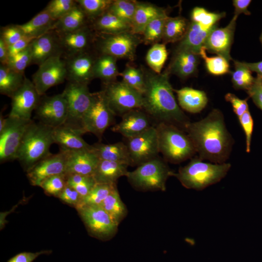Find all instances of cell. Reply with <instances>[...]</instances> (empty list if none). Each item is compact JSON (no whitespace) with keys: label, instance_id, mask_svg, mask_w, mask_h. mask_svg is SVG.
Segmentation results:
<instances>
[{"label":"cell","instance_id":"6da1fadb","mask_svg":"<svg viewBox=\"0 0 262 262\" xmlns=\"http://www.w3.org/2000/svg\"><path fill=\"white\" fill-rule=\"evenodd\" d=\"M143 72L145 86L142 109L157 123L170 124L185 129L189 121L176 100L168 69L160 74Z\"/></svg>","mask_w":262,"mask_h":262},{"label":"cell","instance_id":"7a4b0ae2","mask_svg":"<svg viewBox=\"0 0 262 262\" xmlns=\"http://www.w3.org/2000/svg\"><path fill=\"white\" fill-rule=\"evenodd\" d=\"M184 129L200 159L222 164L228 158L232 140L221 111L214 109L201 120L189 122Z\"/></svg>","mask_w":262,"mask_h":262},{"label":"cell","instance_id":"3957f363","mask_svg":"<svg viewBox=\"0 0 262 262\" xmlns=\"http://www.w3.org/2000/svg\"><path fill=\"white\" fill-rule=\"evenodd\" d=\"M53 129L33 121L28 128L16 156V160L26 171L51 154L49 148L54 143Z\"/></svg>","mask_w":262,"mask_h":262},{"label":"cell","instance_id":"277c9868","mask_svg":"<svg viewBox=\"0 0 262 262\" xmlns=\"http://www.w3.org/2000/svg\"><path fill=\"white\" fill-rule=\"evenodd\" d=\"M231 165L229 163L204 162L200 158L192 159L187 165L173 173L181 184L187 189L202 190L220 181L227 175Z\"/></svg>","mask_w":262,"mask_h":262},{"label":"cell","instance_id":"5b68a950","mask_svg":"<svg viewBox=\"0 0 262 262\" xmlns=\"http://www.w3.org/2000/svg\"><path fill=\"white\" fill-rule=\"evenodd\" d=\"M155 127L159 152L165 161L178 164L191 157L196 152L189 136L179 127L165 123H157Z\"/></svg>","mask_w":262,"mask_h":262},{"label":"cell","instance_id":"8992f818","mask_svg":"<svg viewBox=\"0 0 262 262\" xmlns=\"http://www.w3.org/2000/svg\"><path fill=\"white\" fill-rule=\"evenodd\" d=\"M173 174L165 161L158 156L138 165L134 170L128 171L126 177L137 190L165 191L166 180Z\"/></svg>","mask_w":262,"mask_h":262},{"label":"cell","instance_id":"52a82bcc","mask_svg":"<svg viewBox=\"0 0 262 262\" xmlns=\"http://www.w3.org/2000/svg\"><path fill=\"white\" fill-rule=\"evenodd\" d=\"M141 40L131 32L107 34L95 32L94 45L99 54L133 61L137 46Z\"/></svg>","mask_w":262,"mask_h":262},{"label":"cell","instance_id":"ba28073f","mask_svg":"<svg viewBox=\"0 0 262 262\" xmlns=\"http://www.w3.org/2000/svg\"><path fill=\"white\" fill-rule=\"evenodd\" d=\"M63 93L68 107L67 119L64 125L84 134L82 120L91 104L92 94L88 84L68 82Z\"/></svg>","mask_w":262,"mask_h":262},{"label":"cell","instance_id":"9c48e42d","mask_svg":"<svg viewBox=\"0 0 262 262\" xmlns=\"http://www.w3.org/2000/svg\"><path fill=\"white\" fill-rule=\"evenodd\" d=\"M115 115L110 108L103 90L92 93L89 109L82 120L84 133H93L100 140Z\"/></svg>","mask_w":262,"mask_h":262},{"label":"cell","instance_id":"30bf717a","mask_svg":"<svg viewBox=\"0 0 262 262\" xmlns=\"http://www.w3.org/2000/svg\"><path fill=\"white\" fill-rule=\"evenodd\" d=\"M103 91L115 115H123L132 110L142 109V94L122 81L104 83Z\"/></svg>","mask_w":262,"mask_h":262},{"label":"cell","instance_id":"8fae6325","mask_svg":"<svg viewBox=\"0 0 262 262\" xmlns=\"http://www.w3.org/2000/svg\"><path fill=\"white\" fill-rule=\"evenodd\" d=\"M32 119L26 120L8 116L5 126L0 131V161L4 163L16 159L25 133Z\"/></svg>","mask_w":262,"mask_h":262},{"label":"cell","instance_id":"7c38bea8","mask_svg":"<svg viewBox=\"0 0 262 262\" xmlns=\"http://www.w3.org/2000/svg\"><path fill=\"white\" fill-rule=\"evenodd\" d=\"M65 61L61 56L51 57L39 66L32 76V82L38 94L45 95L50 88L66 80Z\"/></svg>","mask_w":262,"mask_h":262},{"label":"cell","instance_id":"4fadbf2b","mask_svg":"<svg viewBox=\"0 0 262 262\" xmlns=\"http://www.w3.org/2000/svg\"><path fill=\"white\" fill-rule=\"evenodd\" d=\"M35 114L39 122L47 126L56 128L64 125L68 114L67 101L64 93L42 96Z\"/></svg>","mask_w":262,"mask_h":262},{"label":"cell","instance_id":"5bb4252c","mask_svg":"<svg viewBox=\"0 0 262 262\" xmlns=\"http://www.w3.org/2000/svg\"><path fill=\"white\" fill-rule=\"evenodd\" d=\"M129 152L131 165H139L158 157L159 152L158 135L155 126L145 132L127 139L126 144Z\"/></svg>","mask_w":262,"mask_h":262},{"label":"cell","instance_id":"9a60e30c","mask_svg":"<svg viewBox=\"0 0 262 262\" xmlns=\"http://www.w3.org/2000/svg\"><path fill=\"white\" fill-rule=\"evenodd\" d=\"M91 232L99 237L113 235L118 225L101 205H84L77 208Z\"/></svg>","mask_w":262,"mask_h":262},{"label":"cell","instance_id":"2e32d148","mask_svg":"<svg viewBox=\"0 0 262 262\" xmlns=\"http://www.w3.org/2000/svg\"><path fill=\"white\" fill-rule=\"evenodd\" d=\"M41 96L32 81L25 77L22 86L15 92L11 98V109L9 116L30 120Z\"/></svg>","mask_w":262,"mask_h":262},{"label":"cell","instance_id":"e0dca14e","mask_svg":"<svg viewBox=\"0 0 262 262\" xmlns=\"http://www.w3.org/2000/svg\"><path fill=\"white\" fill-rule=\"evenodd\" d=\"M97 56L89 50L64 57L68 82L88 84L94 77Z\"/></svg>","mask_w":262,"mask_h":262},{"label":"cell","instance_id":"ac0fdd59","mask_svg":"<svg viewBox=\"0 0 262 262\" xmlns=\"http://www.w3.org/2000/svg\"><path fill=\"white\" fill-rule=\"evenodd\" d=\"M67 157V151L60 150L57 154H50L35 164L27 171L31 184L39 186L48 178L65 174Z\"/></svg>","mask_w":262,"mask_h":262},{"label":"cell","instance_id":"d6986e66","mask_svg":"<svg viewBox=\"0 0 262 262\" xmlns=\"http://www.w3.org/2000/svg\"><path fill=\"white\" fill-rule=\"evenodd\" d=\"M237 17L234 16L229 24L224 28L212 30L208 36L204 47L206 50L225 58L229 62L232 60L230 52L233 43Z\"/></svg>","mask_w":262,"mask_h":262},{"label":"cell","instance_id":"ffe728a7","mask_svg":"<svg viewBox=\"0 0 262 262\" xmlns=\"http://www.w3.org/2000/svg\"><path fill=\"white\" fill-rule=\"evenodd\" d=\"M56 33L63 57L89 50L90 46L94 44L95 31L90 24L76 31Z\"/></svg>","mask_w":262,"mask_h":262},{"label":"cell","instance_id":"44dd1931","mask_svg":"<svg viewBox=\"0 0 262 262\" xmlns=\"http://www.w3.org/2000/svg\"><path fill=\"white\" fill-rule=\"evenodd\" d=\"M32 65L39 66L49 58L63 56L57 33L54 30L33 39L30 44Z\"/></svg>","mask_w":262,"mask_h":262},{"label":"cell","instance_id":"7402d4cb","mask_svg":"<svg viewBox=\"0 0 262 262\" xmlns=\"http://www.w3.org/2000/svg\"><path fill=\"white\" fill-rule=\"evenodd\" d=\"M150 117L142 109L130 111L122 115L119 123L112 128L127 139L136 136L147 130L152 126Z\"/></svg>","mask_w":262,"mask_h":262},{"label":"cell","instance_id":"603a6c76","mask_svg":"<svg viewBox=\"0 0 262 262\" xmlns=\"http://www.w3.org/2000/svg\"><path fill=\"white\" fill-rule=\"evenodd\" d=\"M67 152L66 175L93 176L99 161L93 147L91 149Z\"/></svg>","mask_w":262,"mask_h":262},{"label":"cell","instance_id":"cb8c5ba5","mask_svg":"<svg viewBox=\"0 0 262 262\" xmlns=\"http://www.w3.org/2000/svg\"><path fill=\"white\" fill-rule=\"evenodd\" d=\"M82 134L64 125L54 128L53 139L54 143L60 147V150L73 151L91 149L92 145L88 144L82 137Z\"/></svg>","mask_w":262,"mask_h":262},{"label":"cell","instance_id":"d4e9b609","mask_svg":"<svg viewBox=\"0 0 262 262\" xmlns=\"http://www.w3.org/2000/svg\"><path fill=\"white\" fill-rule=\"evenodd\" d=\"M217 24L211 28L206 29L198 23L191 21L187 32L180 41L175 51L187 50L199 54L201 49L204 47L206 39Z\"/></svg>","mask_w":262,"mask_h":262},{"label":"cell","instance_id":"484cf974","mask_svg":"<svg viewBox=\"0 0 262 262\" xmlns=\"http://www.w3.org/2000/svg\"><path fill=\"white\" fill-rule=\"evenodd\" d=\"M200 55L187 50L175 51L167 68L170 73L185 79L194 75L197 71Z\"/></svg>","mask_w":262,"mask_h":262},{"label":"cell","instance_id":"4316f807","mask_svg":"<svg viewBox=\"0 0 262 262\" xmlns=\"http://www.w3.org/2000/svg\"><path fill=\"white\" fill-rule=\"evenodd\" d=\"M128 166L124 163L99 160L93 177L98 183L116 184L119 178L126 176Z\"/></svg>","mask_w":262,"mask_h":262},{"label":"cell","instance_id":"83f0119b","mask_svg":"<svg viewBox=\"0 0 262 262\" xmlns=\"http://www.w3.org/2000/svg\"><path fill=\"white\" fill-rule=\"evenodd\" d=\"M167 15L165 10L153 4L137 1L131 25V32L142 34L145 27L155 18Z\"/></svg>","mask_w":262,"mask_h":262},{"label":"cell","instance_id":"f1b7e54d","mask_svg":"<svg viewBox=\"0 0 262 262\" xmlns=\"http://www.w3.org/2000/svg\"><path fill=\"white\" fill-rule=\"evenodd\" d=\"M174 90L177 94L180 106L188 112L199 113L207 104L208 98L203 91L188 87Z\"/></svg>","mask_w":262,"mask_h":262},{"label":"cell","instance_id":"f546056e","mask_svg":"<svg viewBox=\"0 0 262 262\" xmlns=\"http://www.w3.org/2000/svg\"><path fill=\"white\" fill-rule=\"evenodd\" d=\"M93 149L99 160L110 161L131 165L128 147L118 142L109 144L97 143L92 145Z\"/></svg>","mask_w":262,"mask_h":262},{"label":"cell","instance_id":"4dcf8cb0","mask_svg":"<svg viewBox=\"0 0 262 262\" xmlns=\"http://www.w3.org/2000/svg\"><path fill=\"white\" fill-rule=\"evenodd\" d=\"M90 24L88 16L76 2L75 6L68 13L56 21L53 30L58 33L70 32Z\"/></svg>","mask_w":262,"mask_h":262},{"label":"cell","instance_id":"1f68e13d","mask_svg":"<svg viewBox=\"0 0 262 262\" xmlns=\"http://www.w3.org/2000/svg\"><path fill=\"white\" fill-rule=\"evenodd\" d=\"M92 29L98 33L115 34L131 32V26L109 11L90 22Z\"/></svg>","mask_w":262,"mask_h":262},{"label":"cell","instance_id":"d6a6232c","mask_svg":"<svg viewBox=\"0 0 262 262\" xmlns=\"http://www.w3.org/2000/svg\"><path fill=\"white\" fill-rule=\"evenodd\" d=\"M56 21L44 9L31 20L19 26L25 35L37 38L53 30Z\"/></svg>","mask_w":262,"mask_h":262},{"label":"cell","instance_id":"836d02e7","mask_svg":"<svg viewBox=\"0 0 262 262\" xmlns=\"http://www.w3.org/2000/svg\"><path fill=\"white\" fill-rule=\"evenodd\" d=\"M24 73L14 70L7 65H0V93L11 98L23 84Z\"/></svg>","mask_w":262,"mask_h":262},{"label":"cell","instance_id":"e575fe53","mask_svg":"<svg viewBox=\"0 0 262 262\" xmlns=\"http://www.w3.org/2000/svg\"><path fill=\"white\" fill-rule=\"evenodd\" d=\"M117 59L106 54H98L97 56L94 67L95 78H99L107 83L115 81L119 75L117 65Z\"/></svg>","mask_w":262,"mask_h":262},{"label":"cell","instance_id":"d590c367","mask_svg":"<svg viewBox=\"0 0 262 262\" xmlns=\"http://www.w3.org/2000/svg\"><path fill=\"white\" fill-rule=\"evenodd\" d=\"M187 20L182 16L169 17L166 20L162 40L163 44L180 41L189 26Z\"/></svg>","mask_w":262,"mask_h":262},{"label":"cell","instance_id":"8d00e7d4","mask_svg":"<svg viewBox=\"0 0 262 262\" xmlns=\"http://www.w3.org/2000/svg\"><path fill=\"white\" fill-rule=\"evenodd\" d=\"M100 205L118 225L127 213V208L120 198L116 187L109 194Z\"/></svg>","mask_w":262,"mask_h":262},{"label":"cell","instance_id":"74e56055","mask_svg":"<svg viewBox=\"0 0 262 262\" xmlns=\"http://www.w3.org/2000/svg\"><path fill=\"white\" fill-rule=\"evenodd\" d=\"M234 70L231 73V81L236 89L247 91L253 85L255 78L252 72L244 64L243 62L234 61Z\"/></svg>","mask_w":262,"mask_h":262},{"label":"cell","instance_id":"f35d334b","mask_svg":"<svg viewBox=\"0 0 262 262\" xmlns=\"http://www.w3.org/2000/svg\"><path fill=\"white\" fill-rule=\"evenodd\" d=\"M115 187L116 184L96 183L89 193L82 198L76 208L84 205H100Z\"/></svg>","mask_w":262,"mask_h":262},{"label":"cell","instance_id":"ab89813d","mask_svg":"<svg viewBox=\"0 0 262 262\" xmlns=\"http://www.w3.org/2000/svg\"><path fill=\"white\" fill-rule=\"evenodd\" d=\"M167 55L168 52L165 44L156 43L147 52L146 60L152 71L160 74Z\"/></svg>","mask_w":262,"mask_h":262},{"label":"cell","instance_id":"60d3db41","mask_svg":"<svg viewBox=\"0 0 262 262\" xmlns=\"http://www.w3.org/2000/svg\"><path fill=\"white\" fill-rule=\"evenodd\" d=\"M137 2L135 0H113L108 11L131 26Z\"/></svg>","mask_w":262,"mask_h":262},{"label":"cell","instance_id":"b9f144b4","mask_svg":"<svg viewBox=\"0 0 262 262\" xmlns=\"http://www.w3.org/2000/svg\"><path fill=\"white\" fill-rule=\"evenodd\" d=\"M168 17L167 15L158 17L147 25L142 33V41L145 44L153 45L162 40L164 24Z\"/></svg>","mask_w":262,"mask_h":262},{"label":"cell","instance_id":"7bdbcfd3","mask_svg":"<svg viewBox=\"0 0 262 262\" xmlns=\"http://www.w3.org/2000/svg\"><path fill=\"white\" fill-rule=\"evenodd\" d=\"M84 11L90 22L108 11L113 0H76Z\"/></svg>","mask_w":262,"mask_h":262},{"label":"cell","instance_id":"ee69618b","mask_svg":"<svg viewBox=\"0 0 262 262\" xmlns=\"http://www.w3.org/2000/svg\"><path fill=\"white\" fill-rule=\"evenodd\" d=\"M206 49L203 47L199 55L204 60L206 68L209 73L214 75H221L230 72L229 61L220 56L209 57Z\"/></svg>","mask_w":262,"mask_h":262},{"label":"cell","instance_id":"f6af8a7d","mask_svg":"<svg viewBox=\"0 0 262 262\" xmlns=\"http://www.w3.org/2000/svg\"><path fill=\"white\" fill-rule=\"evenodd\" d=\"M225 13H215L208 11L202 7H195L191 14L192 21L209 29L216 25L217 22L225 16Z\"/></svg>","mask_w":262,"mask_h":262},{"label":"cell","instance_id":"bcb514c9","mask_svg":"<svg viewBox=\"0 0 262 262\" xmlns=\"http://www.w3.org/2000/svg\"><path fill=\"white\" fill-rule=\"evenodd\" d=\"M76 4L74 0H52L44 8L56 21L68 13Z\"/></svg>","mask_w":262,"mask_h":262},{"label":"cell","instance_id":"7dc6e473","mask_svg":"<svg viewBox=\"0 0 262 262\" xmlns=\"http://www.w3.org/2000/svg\"><path fill=\"white\" fill-rule=\"evenodd\" d=\"M66 185V174L51 176L44 180L40 186L46 193L59 196Z\"/></svg>","mask_w":262,"mask_h":262},{"label":"cell","instance_id":"c3c4849f","mask_svg":"<svg viewBox=\"0 0 262 262\" xmlns=\"http://www.w3.org/2000/svg\"><path fill=\"white\" fill-rule=\"evenodd\" d=\"M30 65H32V54L29 46L23 51L9 57L6 65L16 71L24 73V70Z\"/></svg>","mask_w":262,"mask_h":262},{"label":"cell","instance_id":"681fc988","mask_svg":"<svg viewBox=\"0 0 262 262\" xmlns=\"http://www.w3.org/2000/svg\"><path fill=\"white\" fill-rule=\"evenodd\" d=\"M0 38L8 47L13 45L25 35L18 24L0 27Z\"/></svg>","mask_w":262,"mask_h":262},{"label":"cell","instance_id":"f907efd6","mask_svg":"<svg viewBox=\"0 0 262 262\" xmlns=\"http://www.w3.org/2000/svg\"><path fill=\"white\" fill-rule=\"evenodd\" d=\"M238 119L246 136V151L249 153L250 151L254 125L253 120L249 110L239 117Z\"/></svg>","mask_w":262,"mask_h":262},{"label":"cell","instance_id":"816d5d0a","mask_svg":"<svg viewBox=\"0 0 262 262\" xmlns=\"http://www.w3.org/2000/svg\"><path fill=\"white\" fill-rule=\"evenodd\" d=\"M246 92L256 106L262 111V77L257 75L253 85Z\"/></svg>","mask_w":262,"mask_h":262},{"label":"cell","instance_id":"f5cc1de1","mask_svg":"<svg viewBox=\"0 0 262 262\" xmlns=\"http://www.w3.org/2000/svg\"><path fill=\"white\" fill-rule=\"evenodd\" d=\"M226 101L230 103L235 114L239 117L249 110L247 98L242 99L232 93H227L225 96Z\"/></svg>","mask_w":262,"mask_h":262},{"label":"cell","instance_id":"db71d44e","mask_svg":"<svg viewBox=\"0 0 262 262\" xmlns=\"http://www.w3.org/2000/svg\"><path fill=\"white\" fill-rule=\"evenodd\" d=\"M58 197L62 200L77 207L80 203L82 197L72 187L66 185Z\"/></svg>","mask_w":262,"mask_h":262},{"label":"cell","instance_id":"11a10c76","mask_svg":"<svg viewBox=\"0 0 262 262\" xmlns=\"http://www.w3.org/2000/svg\"><path fill=\"white\" fill-rule=\"evenodd\" d=\"M35 38H36L25 35L13 45L8 47L9 58L25 50Z\"/></svg>","mask_w":262,"mask_h":262},{"label":"cell","instance_id":"9f6ffc18","mask_svg":"<svg viewBox=\"0 0 262 262\" xmlns=\"http://www.w3.org/2000/svg\"><path fill=\"white\" fill-rule=\"evenodd\" d=\"M49 251H43L38 252H22L11 259L8 262H33L39 255L48 253Z\"/></svg>","mask_w":262,"mask_h":262},{"label":"cell","instance_id":"6f0895ef","mask_svg":"<svg viewBox=\"0 0 262 262\" xmlns=\"http://www.w3.org/2000/svg\"><path fill=\"white\" fill-rule=\"evenodd\" d=\"M251 2L250 0H233L232 4L235 9L234 16L238 17L241 14L246 15H251V13L248 10V7Z\"/></svg>","mask_w":262,"mask_h":262},{"label":"cell","instance_id":"680465c9","mask_svg":"<svg viewBox=\"0 0 262 262\" xmlns=\"http://www.w3.org/2000/svg\"><path fill=\"white\" fill-rule=\"evenodd\" d=\"M9 59L8 46L0 38V64L6 65Z\"/></svg>","mask_w":262,"mask_h":262},{"label":"cell","instance_id":"91938a15","mask_svg":"<svg viewBox=\"0 0 262 262\" xmlns=\"http://www.w3.org/2000/svg\"><path fill=\"white\" fill-rule=\"evenodd\" d=\"M244 64L251 71L256 72L257 75L262 77V61L256 63H246Z\"/></svg>","mask_w":262,"mask_h":262},{"label":"cell","instance_id":"94428289","mask_svg":"<svg viewBox=\"0 0 262 262\" xmlns=\"http://www.w3.org/2000/svg\"><path fill=\"white\" fill-rule=\"evenodd\" d=\"M7 121V117L4 118L2 115L0 114V131L4 128Z\"/></svg>","mask_w":262,"mask_h":262},{"label":"cell","instance_id":"6125c7cd","mask_svg":"<svg viewBox=\"0 0 262 262\" xmlns=\"http://www.w3.org/2000/svg\"><path fill=\"white\" fill-rule=\"evenodd\" d=\"M260 42L262 44V33L260 35Z\"/></svg>","mask_w":262,"mask_h":262}]
</instances>
